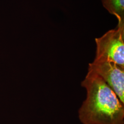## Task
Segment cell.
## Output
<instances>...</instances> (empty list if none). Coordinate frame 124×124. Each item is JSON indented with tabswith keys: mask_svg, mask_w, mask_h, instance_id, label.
<instances>
[{
	"mask_svg": "<svg viewBox=\"0 0 124 124\" xmlns=\"http://www.w3.org/2000/svg\"><path fill=\"white\" fill-rule=\"evenodd\" d=\"M87 95L78 111L83 124H124V104L102 77L88 70L81 82Z\"/></svg>",
	"mask_w": 124,
	"mask_h": 124,
	"instance_id": "1",
	"label": "cell"
},
{
	"mask_svg": "<svg viewBox=\"0 0 124 124\" xmlns=\"http://www.w3.org/2000/svg\"><path fill=\"white\" fill-rule=\"evenodd\" d=\"M95 60L113 62L124 68V23H119L115 29L96 38Z\"/></svg>",
	"mask_w": 124,
	"mask_h": 124,
	"instance_id": "2",
	"label": "cell"
},
{
	"mask_svg": "<svg viewBox=\"0 0 124 124\" xmlns=\"http://www.w3.org/2000/svg\"><path fill=\"white\" fill-rule=\"evenodd\" d=\"M88 70L100 76L124 104V68L113 62L95 60Z\"/></svg>",
	"mask_w": 124,
	"mask_h": 124,
	"instance_id": "3",
	"label": "cell"
},
{
	"mask_svg": "<svg viewBox=\"0 0 124 124\" xmlns=\"http://www.w3.org/2000/svg\"><path fill=\"white\" fill-rule=\"evenodd\" d=\"M104 8L115 15L119 23H124V0H101Z\"/></svg>",
	"mask_w": 124,
	"mask_h": 124,
	"instance_id": "4",
	"label": "cell"
}]
</instances>
